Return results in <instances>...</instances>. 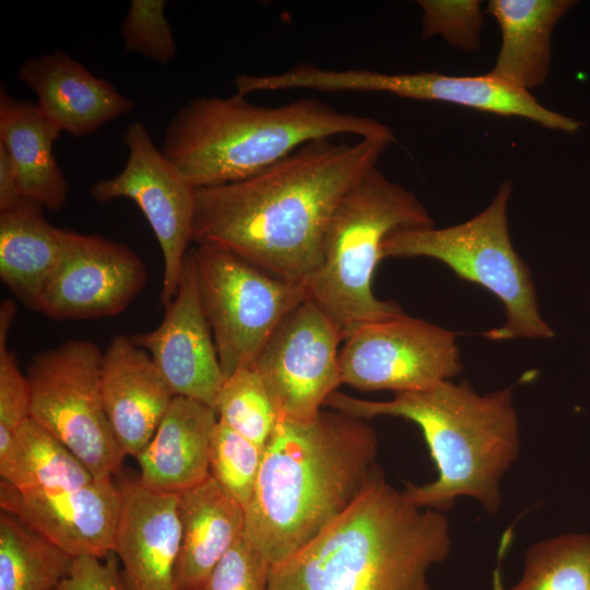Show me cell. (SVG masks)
I'll return each mask as SVG.
<instances>
[{"label": "cell", "mask_w": 590, "mask_h": 590, "mask_svg": "<svg viewBox=\"0 0 590 590\" xmlns=\"http://www.w3.org/2000/svg\"><path fill=\"white\" fill-rule=\"evenodd\" d=\"M56 590H58V589H56Z\"/></svg>", "instance_id": "d590c367"}, {"label": "cell", "mask_w": 590, "mask_h": 590, "mask_svg": "<svg viewBox=\"0 0 590 590\" xmlns=\"http://www.w3.org/2000/svg\"><path fill=\"white\" fill-rule=\"evenodd\" d=\"M338 326L309 298L271 335L253 367L279 420L310 422L342 384Z\"/></svg>", "instance_id": "8fae6325"}, {"label": "cell", "mask_w": 590, "mask_h": 590, "mask_svg": "<svg viewBox=\"0 0 590 590\" xmlns=\"http://www.w3.org/2000/svg\"><path fill=\"white\" fill-rule=\"evenodd\" d=\"M493 590H590V532L538 541L526 552L520 580L506 589L496 570Z\"/></svg>", "instance_id": "4316f807"}, {"label": "cell", "mask_w": 590, "mask_h": 590, "mask_svg": "<svg viewBox=\"0 0 590 590\" xmlns=\"http://www.w3.org/2000/svg\"><path fill=\"white\" fill-rule=\"evenodd\" d=\"M451 543L445 514L414 505L381 470L345 512L271 567L269 590H429L428 571Z\"/></svg>", "instance_id": "277c9868"}, {"label": "cell", "mask_w": 590, "mask_h": 590, "mask_svg": "<svg viewBox=\"0 0 590 590\" xmlns=\"http://www.w3.org/2000/svg\"><path fill=\"white\" fill-rule=\"evenodd\" d=\"M75 557L16 516L0 514V590H56Z\"/></svg>", "instance_id": "484cf974"}, {"label": "cell", "mask_w": 590, "mask_h": 590, "mask_svg": "<svg viewBox=\"0 0 590 590\" xmlns=\"http://www.w3.org/2000/svg\"><path fill=\"white\" fill-rule=\"evenodd\" d=\"M61 253L62 229L45 219L40 203L22 198L0 211V278L35 311Z\"/></svg>", "instance_id": "cb8c5ba5"}, {"label": "cell", "mask_w": 590, "mask_h": 590, "mask_svg": "<svg viewBox=\"0 0 590 590\" xmlns=\"http://www.w3.org/2000/svg\"><path fill=\"white\" fill-rule=\"evenodd\" d=\"M434 221L418 198L377 167L342 198L326 227L318 263L306 281L311 299L341 330L404 315L375 296L373 279L382 245L392 234L427 228Z\"/></svg>", "instance_id": "8992f818"}, {"label": "cell", "mask_w": 590, "mask_h": 590, "mask_svg": "<svg viewBox=\"0 0 590 590\" xmlns=\"http://www.w3.org/2000/svg\"><path fill=\"white\" fill-rule=\"evenodd\" d=\"M181 546L176 590H203L223 556L244 536L246 512L211 475L178 494Z\"/></svg>", "instance_id": "44dd1931"}, {"label": "cell", "mask_w": 590, "mask_h": 590, "mask_svg": "<svg viewBox=\"0 0 590 590\" xmlns=\"http://www.w3.org/2000/svg\"><path fill=\"white\" fill-rule=\"evenodd\" d=\"M120 488L111 477L57 492H21L0 481V507L73 557L114 552Z\"/></svg>", "instance_id": "9a60e30c"}, {"label": "cell", "mask_w": 590, "mask_h": 590, "mask_svg": "<svg viewBox=\"0 0 590 590\" xmlns=\"http://www.w3.org/2000/svg\"><path fill=\"white\" fill-rule=\"evenodd\" d=\"M510 191L511 182L505 180L492 202L463 223L392 234L382 245V259L432 258L493 294L504 307L505 319L484 332L489 341L548 340L554 330L541 315L530 270L509 236Z\"/></svg>", "instance_id": "52a82bcc"}, {"label": "cell", "mask_w": 590, "mask_h": 590, "mask_svg": "<svg viewBox=\"0 0 590 590\" xmlns=\"http://www.w3.org/2000/svg\"><path fill=\"white\" fill-rule=\"evenodd\" d=\"M1 480L21 492H57L91 483L94 475L55 436L27 418L0 456Z\"/></svg>", "instance_id": "d4e9b609"}, {"label": "cell", "mask_w": 590, "mask_h": 590, "mask_svg": "<svg viewBox=\"0 0 590 590\" xmlns=\"http://www.w3.org/2000/svg\"><path fill=\"white\" fill-rule=\"evenodd\" d=\"M58 590H127L115 552L105 558L79 556Z\"/></svg>", "instance_id": "836d02e7"}, {"label": "cell", "mask_w": 590, "mask_h": 590, "mask_svg": "<svg viewBox=\"0 0 590 590\" xmlns=\"http://www.w3.org/2000/svg\"><path fill=\"white\" fill-rule=\"evenodd\" d=\"M131 339L150 354L175 397L214 409L224 375L202 306L191 250L187 251L177 293L165 307L161 323Z\"/></svg>", "instance_id": "5bb4252c"}, {"label": "cell", "mask_w": 590, "mask_h": 590, "mask_svg": "<svg viewBox=\"0 0 590 590\" xmlns=\"http://www.w3.org/2000/svg\"><path fill=\"white\" fill-rule=\"evenodd\" d=\"M392 141L316 140L251 177L196 189L192 240L306 284L335 208Z\"/></svg>", "instance_id": "6da1fadb"}, {"label": "cell", "mask_w": 590, "mask_h": 590, "mask_svg": "<svg viewBox=\"0 0 590 590\" xmlns=\"http://www.w3.org/2000/svg\"><path fill=\"white\" fill-rule=\"evenodd\" d=\"M343 341L342 384L362 391L420 390L462 369L456 332L408 314L363 324Z\"/></svg>", "instance_id": "30bf717a"}, {"label": "cell", "mask_w": 590, "mask_h": 590, "mask_svg": "<svg viewBox=\"0 0 590 590\" xmlns=\"http://www.w3.org/2000/svg\"><path fill=\"white\" fill-rule=\"evenodd\" d=\"M190 250L225 379L253 365L284 318L308 298L307 287L215 246Z\"/></svg>", "instance_id": "ba28073f"}, {"label": "cell", "mask_w": 590, "mask_h": 590, "mask_svg": "<svg viewBox=\"0 0 590 590\" xmlns=\"http://www.w3.org/2000/svg\"><path fill=\"white\" fill-rule=\"evenodd\" d=\"M15 305L7 299L0 308V456L11 447L22 424L30 418V388L15 355L8 349V333Z\"/></svg>", "instance_id": "f546056e"}, {"label": "cell", "mask_w": 590, "mask_h": 590, "mask_svg": "<svg viewBox=\"0 0 590 590\" xmlns=\"http://www.w3.org/2000/svg\"><path fill=\"white\" fill-rule=\"evenodd\" d=\"M164 0H132L121 25L126 52L139 54L160 63H168L177 45Z\"/></svg>", "instance_id": "4dcf8cb0"}, {"label": "cell", "mask_w": 590, "mask_h": 590, "mask_svg": "<svg viewBox=\"0 0 590 590\" xmlns=\"http://www.w3.org/2000/svg\"><path fill=\"white\" fill-rule=\"evenodd\" d=\"M214 410L221 423L262 448L279 422L273 402L253 365L238 368L224 379Z\"/></svg>", "instance_id": "83f0119b"}, {"label": "cell", "mask_w": 590, "mask_h": 590, "mask_svg": "<svg viewBox=\"0 0 590 590\" xmlns=\"http://www.w3.org/2000/svg\"><path fill=\"white\" fill-rule=\"evenodd\" d=\"M338 92L389 93L399 97L457 104L503 116H517L545 128L576 133L581 123L541 105L492 72L447 75L438 72L384 73L365 69L340 70L333 79Z\"/></svg>", "instance_id": "2e32d148"}, {"label": "cell", "mask_w": 590, "mask_h": 590, "mask_svg": "<svg viewBox=\"0 0 590 590\" xmlns=\"http://www.w3.org/2000/svg\"><path fill=\"white\" fill-rule=\"evenodd\" d=\"M103 353L87 340H68L34 355L27 366L30 417L61 441L96 479L113 477L126 457L106 416Z\"/></svg>", "instance_id": "9c48e42d"}, {"label": "cell", "mask_w": 590, "mask_h": 590, "mask_svg": "<svg viewBox=\"0 0 590 590\" xmlns=\"http://www.w3.org/2000/svg\"><path fill=\"white\" fill-rule=\"evenodd\" d=\"M101 392L111 432L126 457L133 458L148 445L175 397L150 354L121 334L103 353Z\"/></svg>", "instance_id": "ac0fdd59"}, {"label": "cell", "mask_w": 590, "mask_h": 590, "mask_svg": "<svg viewBox=\"0 0 590 590\" xmlns=\"http://www.w3.org/2000/svg\"><path fill=\"white\" fill-rule=\"evenodd\" d=\"M341 134L394 140L389 127L316 98L270 107L246 96L199 97L173 116L162 154L192 188L251 177L300 146Z\"/></svg>", "instance_id": "5b68a950"}, {"label": "cell", "mask_w": 590, "mask_h": 590, "mask_svg": "<svg viewBox=\"0 0 590 590\" xmlns=\"http://www.w3.org/2000/svg\"><path fill=\"white\" fill-rule=\"evenodd\" d=\"M119 488L114 552L127 590H176L182 533L178 494L151 489L139 480Z\"/></svg>", "instance_id": "e0dca14e"}, {"label": "cell", "mask_w": 590, "mask_h": 590, "mask_svg": "<svg viewBox=\"0 0 590 590\" xmlns=\"http://www.w3.org/2000/svg\"><path fill=\"white\" fill-rule=\"evenodd\" d=\"M263 449L217 420L211 438L210 475L244 509L255 491Z\"/></svg>", "instance_id": "f1b7e54d"}, {"label": "cell", "mask_w": 590, "mask_h": 590, "mask_svg": "<svg viewBox=\"0 0 590 590\" xmlns=\"http://www.w3.org/2000/svg\"><path fill=\"white\" fill-rule=\"evenodd\" d=\"M423 36H442L456 48L471 50L479 46L482 27L480 2L421 0Z\"/></svg>", "instance_id": "1f68e13d"}, {"label": "cell", "mask_w": 590, "mask_h": 590, "mask_svg": "<svg viewBox=\"0 0 590 590\" xmlns=\"http://www.w3.org/2000/svg\"><path fill=\"white\" fill-rule=\"evenodd\" d=\"M573 0H492L489 13L498 23L502 45L489 71L524 91L543 84L550 72L552 33L574 7Z\"/></svg>", "instance_id": "603a6c76"}, {"label": "cell", "mask_w": 590, "mask_h": 590, "mask_svg": "<svg viewBox=\"0 0 590 590\" xmlns=\"http://www.w3.org/2000/svg\"><path fill=\"white\" fill-rule=\"evenodd\" d=\"M123 141L129 151L123 169L115 177L95 182L90 194L98 202L127 198L140 208L162 251L160 303L166 307L177 293L192 240L196 189L169 164L141 121L128 126Z\"/></svg>", "instance_id": "7c38bea8"}, {"label": "cell", "mask_w": 590, "mask_h": 590, "mask_svg": "<svg viewBox=\"0 0 590 590\" xmlns=\"http://www.w3.org/2000/svg\"><path fill=\"white\" fill-rule=\"evenodd\" d=\"M373 427L340 411L279 420L263 449L244 536L271 567L345 512L381 471Z\"/></svg>", "instance_id": "7a4b0ae2"}, {"label": "cell", "mask_w": 590, "mask_h": 590, "mask_svg": "<svg viewBox=\"0 0 590 590\" xmlns=\"http://www.w3.org/2000/svg\"><path fill=\"white\" fill-rule=\"evenodd\" d=\"M215 410L200 401L174 397L154 435L135 457L139 481L164 493L179 494L210 476V447Z\"/></svg>", "instance_id": "ffe728a7"}, {"label": "cell", "mask_w": 590, "mask_h": 590, "mask_svg": "<svg viewBox=\"0 0 590 590\" xmlns=\"http://www.w3.org/2000/svg\"><path fill=\"white\" fill-rule=\"evenodd\" d=\"M271 566L243 536L219 562L203 590H269Z\"/></svg>", "instance_id": "d6a6232c"}, {"label": "cell", "mask_w": 590, "mask_h": 590, "mask_svg": "<svg viewBox=\"0 0 590 590\" xmlns=\"http://www.w3.org/2000/svg\"><path fill=\"white\" fill-rule=\"evenodd\" d=\"M17 78L37 96L42 113L61 131L85 137L130 113L134 103L62 50L30 58Z\"/></svg>", "instance_id": "d6986e66"}, {"label": "cell", "mask_w": 590, "mask_h": 590, "mask_svg": "<svg viewBox=\"0 0 590 590\" xmlns=\"http://www.w3.org/2000/svg\"><path fill=\"white\" fill-rule=\"evenodd\" d=\"M60 128L37 104L12 97L0 88V144L16 169L21 193L51 211L64 208L69 182L52 153Z\"/></svg>", "instance_id": "7402d4cb"}, {"label": "cell", "mask_w": 590, "mask_h": 590, "mask_svg": "<svg viewBox=\"0 0 590 590\" xmlns=\"http://www.w3.org/2000/svg\"><path fill=\"white\" fill-rule=\"evenodd\" d=\"M512 387L480 394L469 382L451 379L428 388L368 401L334 391L324 405L369 420L394 416L416 424L436 464L437 477L403 492L417 507L445 514L459 497L475 499L489 515L500 507V483L520 451Z\"/></svg>", "instance_id": "3957f363"}, {"label": "cell", "mask_w": 590, "mask_h": 590, "mask_svg": "<svg viewBox=\"0 0 590 590\" xmlns=\"http://www.w3.org/2000/svg\"><path fill=\"white\" fill-rule=\"evenodd\" d=\"M24 198L20 190L14 164L3 145L0 144V211Z\"/></svg>", "instance_id": "e575fe53"}, {"label": "cell", "mask_w": 590, "mask_h": 590, "mask_svg": "<svg viewBox=\"0 0 590 590\" xmlns=\"http://www.w3.org/2000/svg\"><path fill=\"white\" fill-rule=\"evenodd\" d=\"M142 259L127 245L62 229V253L38 306L55 320H85L122 312L146 284Z\"/></svg>", "instance_id": "4fadbf2b"}]
</instances>
